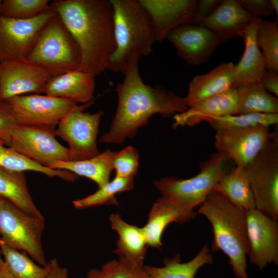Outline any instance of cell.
<instances>
[{
  "mask_svg": "<svg viewBox=\"0 0 278 278\" xmlns=\"http://www.w3.org/2000/svg\"><path fill=\"white\" fill-rule=\"evenodd\" d=\"M140 60L133 58L123 72L124 80L116 89V112L109 131L100 138V143L122 144L126 138L134 136L152 115L168 117L188 108L184 97L160 86L145 84L139 73Z\"/></svg>",
  "mask_w": 278,
  "mask_h": 278,
  "instance_id": "1",
  "label": "cell"
},
{
  "mask_svg": "<svg viewBox=\"0 0 278 278\" xmlns=\"http://www.w3.org/2000/svg\"><path fill=\"white\" fill-rule=\"evenodd\" d=\"M50 6L79 46V69L94 77L107 70L116 48L110 0H56Z\"/></svg>",
  "mask_w": 278,
  "mask_h": 278,
  "instance_id": "2",
  "label": "cell"
},
{
  "mask_svg": "<svg viewBox=\"0 0 278 278\" xmlns=\"http://www.w3.org/2000/svg\"><path fill=\"white\" fill-rule=\"evenodd\" d=\"M197 213L205 217L212 225L211 250L221 251L228 257L236 277L249 278L247 256L249 248L245 211L213 190L200 205Z\"/></svg>",
  "mask_w": 278,
  "mask_h": 278,
  "instance_id": "3",
  "label": "cell"
},
{
  "mask_svg": "<svg viewBox=\"0 0 278 278\" xmlns=\"http://www.w3.org/2000/svg\"><path fill=\"white\" fill-rule=\"evenodd\" d=\"M114 21L116 48L108 70L124 72L133 58L141 59L152 52L157 42L151 20L138 0H110Z\"/></svg>",
  "mask_w": 278,
  "mask_h": 278,
  "instance_id": "4",
  "label": "cell"
},
{
  "mask_svg": "<svg viewBox=\"0 0 278 278\" xmlns=\"http://www.w3.org/2000/svg\"><path fill=\"white\" fill-rule=\"evenodd\" d=\"M231 160L217 151L201 164L199 172L186 179L165 177L154 184L163 200L180 208L193 210L207 198L220 179L229 172Z\"/></svg>",
  "mask_w": 278,
  "mask_h": 278,
  "instance_id": "5",
  "label": "cell"
},
{
  "mask_svg": "<svg viewBox=\"0 0 278 278\" xmlns=\"http://www.w3.org/2000/svg\"><path fill=\"white\" fill-rule=\"evenodd\" d=\"M26 59L55 77L79 69L81 55L77 42L55 12L42 29Z\"/></svg>",
  "mask_w": 278,
  "mask_h": 278,
  "instance_id": "6",
  "label": "cell"
},
{
  "mask_svg": "<svg viewBox=\"0 0 278 278\" xmlns=\"http://www.w3.org/2000/svg\"><path fill=\"white\" fill-rule=\"evenodd\" d=\"M44 227L43 216L28 215L0 197V241L12 249L25 252L42 266L47 263L42 244Z\"/></svg>",
  "mask_w": 278,
  "mask_h": 278,
  "instance_id": "7",
  "label": "cell"
},
{
  "mask_svg": "<svg viewBox=\"0 0 278 278\" xmlns=\"http://www.w3.org/2000/svg\"><path fill=\"white\" fill-rule=\"evenodd\" d=\"M245 170L255 208L269 218L278 219V134L272 138Z\"/></svg>",
  "mask_w": 278,
  "mask_h": 278,
  "instance_id": "8",
  "label": "cell"
},
{
  "mask_svg": "<svg viewBox=\"0 0 278 278\" xmlns=\"http://www.w3.org/2000/svg\"><path fill=\"white\" fill-rule=\"evenodd\" d=\"M56 128L17 125L4 135V144L23 155L49 167L68 161V149L56 138Z\"/></svg>",
  "mask_w": 278,
  "mask_h": 278,
  "instance_id": "9",
  "label": "cell"
},
{
  "mask_svg": "<svg viewBox=\"0 0 278 278\" xmlns=\"http://www.w3.org/2000/svg\"><path fill=\"white\" fill-rule=\"evenodd\" d=\"M6 101L18 125L54 128L71 112L84 110L94 103L79 106L70 100L39 94L18 96Z\"/></svg>",
  "mask_w": 278,
  "mask_h": 278,
  "instance_id": "10",
  "label": "cell"
},
{
  "mask_svg": "<svg viewBox=\"0 0 278 278\" xmlns=\"http://www.w3.org/2000/svg\"><path fill=\"white\" fill-rule=\"evenodd\" d=\"M102 115L101 111L90 113L82 110H76L58 124L56 135L68 144V161L89 159L100 153L96 140Z\"/></svg>",
  "mask_w": 278,
  "mask_h": 278,
  "instance_id": "11",
  "label": "cell"
},
{
  "mask_svg": "<svg viewBox=\"0 0 278 278\" xmlns=\"http://www.w3.org/2000/svg\"><path fill=\"white\" fill-rule=\"evenodd\" d=\"M55 14L51 8L27 20L0 16V62L26 59L42 29Z\"/></svg>",
  "mask_w": 278,
  "mask_h": 278,
  "instance_id": "12",
  "label": "cell"
},
{
  "mask_svg": "<svg viewBox=\"0 0 278 278\" xmlns=\"http://www.w3.org/2000/svg\"><path fill=\"white\" fill-rule=\"evenodd\" d=\"M248 256L259 269L278 264V223L256 208L245 211Z\"/></svg>",
  "mask_w": 278,
  "mask_h": 278,
  "instance_id": "13",
  "label": "cell"
},
{
  "mask_svg": "<svg viewBox=\"0 0 278 278\" xmlns=\"http://www.w3.org/2000/svg\"><path fill=\"white\" fill-rule=\"evenodd\" d=\"M269 127L216 131L214 146L236 166L246 167L257 155L273 136Z\"/></svg>",
  "mask_w": 278,
  "mask_h": 278,
  "instance_id": "14",
  "label": "cell"
},
{
  "mask_svg": "<svg viewBox=\"0 0 278 278\" xmlns=\"http://www.w3.org/2000/svg\"><path fill=\"white\" fill-rule=\"evenodd\" d=\"M51 76L39 65L26 59L0 62V99L29 93H44Z\"/></svg>",
  "mask_w": 278,
  "mask_h": 278,
  "instance_id": "15",
  "label": "cell"
},
{
  "mask_svg": "<svg viewBox=\"0 0 278 278\" xmlns=\"http://www.w3.org/2000/svg\"><path fill=\"white\" fill-rule=\"evenodd\" d=\"M166 39L174 45L180 57L193 65L206 62L216 47L223 42L212 30L193 24L176 27L168 33Z\"/></svg>",
  "mask_w": 278,
  "mask_h": 278,
  "instance_id": "16",
  "label": "cell"
},
{
  "mask_svg": "<svg viewBox=\"0 0 278 278\" xmlns=\"http://www.w3.org/2000/svg\"><path fill=\"white\" fill-rule=\"evenodd\" d=\"M138 1L151 20L158 42L176 27L190 24L197 3L196 0Z\"/></svg>",
  "mask_w": 278,
  "mask_h": 278,
  "instance_id": "17",
  "label": "cell"
},
{
  "mask_svg": "<svg viewBox=\"0 0 278 278\" xmlns=\"http://www.w3.org/2000/svg\"><path fill=\"white\" fill-rule=\"evenodd\" d=\"M254 18L237 0H223L210 15L197 19L191 24L210 29L224 42L237 36L242 38Z\"/></svg>",
  "mask_w": 278,
  "mask_h": 278,
  "instance_id": "18",
  "label": "cell"
},
{
  "mask_svg": "<svg viewBox=\"0 0 278 278\" xmlns=\"http://www.w3.org/2000/svg\"><path fill=\"white\" fill-rule=\"evenodd\" d=\"M238 114L236 88L202 100L173 117V127L194 126L207 119Z\"/></svg>",
  "mask_w": 278,
  "mask_h": 278,
  "instance_id": "19",
  "label": "cell"
},
{
  "mask_svg": "<svg viewBox=\"0 0 278 278\" xmlns=\"http://www.w3.org/2000/svg\"><path fill=\"white\" fill-rule=\"evenodd\" d=\"M95 88V77L78 69L51 77L44 93L84 105L94 100Z\"/></svg>",
  "mask_w": 278,
  "mask_h": 278,
  "instance_id": "20",
  "label": "cell"
},
{
  "mask_svg": "<svg viewBox=\"0 0 278 278\" xmlns=\"http://www.w3.org/2000/svg\"><path fill=\"white\" fill-rule=\"evenodd\" d=\"M261 18L254 17L245 30L242 38L245 42L242 56L235 67L233 88L260 82L266 71L262 52L256 42V31Z\"/></svg>",
  "mask_w": 278,
  "mask_h": 278,
  "instance_id": "21",
  "label": "cell"
},
{
  "mask_svg": "<svg viewBox=\"0 0 278 278\" xmlns=\"http://www.w3.org/2000/svg\"><path fill=\"white\" fill-rule=\"evenodd\" d=\"M235 67L232 62L222 63L208 73L194 77L184 97L188 107L233 88Z\"/></svg>",
  "mask_w": 278,
  "mask_h": 278,
  "instance_id": "22",
  "label": "cell"
},
{
  "mask_svg": "<svg viewBox=\"0 0 278 278\" xmlns=\"http://www.w3.org/2000/svg\"><path fill=\"white\" fill-rule=\"evenodd\" d=\"M193 210L179 208L159 198L153 204L146 224L142 228L148 246L160 248L162 236L166 228L171 223H183L195 218Z\"/></svg>",
  "mask_w": 278,
  "mask_h": 278,
  "instance_id": "23",
  "label": "cell"
},
{
  "mask_svg": "<svg viewBox=\"0 0 278 278\" xmlns=\"http://www.w3.org/2000/svg\"><path fill=\"white\" fill-rule=\"evenodd\" d=\"M109 219L111 228L118 236L114 253L135 265L143 266L147 244L142 228L126 222L119 214H111Z\"/></svg>",
  "mask_w": 278,
  "mask_h": 278,
  "instance_id": "24",
  "label": "cell"
},
{
  "mask_svg": "<svg viewBox=\"0 0 278 278\" xmlns=\"http://www.w3.org/2000/svg\"><path fill=\"white\" fill-rule=\"evenodd\" d=\"M114 152L107 150L89 159L75 161H58L53 163L48 168L64 170L77 176L86 177L100 187L110 181V176L113 170L112 157Z\"/></svg>",
  "mask_w": 278,
  "mask_h": 278,
  "instance_id": "25",
  "label": "cell"
},
{
  "mask_svg": "<svg viewBox=\"0 0 278 278\" xmlns=\"http://www.w3.org/2000/svg\"><path fill=\"white\" fill-rule=\"evenodd\" d=\"M213 262L207 245H205L191 260L182 263L180 255L165 259L162 267L143 266L148 278H195L198 270Z\"/></svg>",
  "mask_w": 278,
  "mask_h": 278,
  "instance_id": "26",
  "label": "cell"
},
{
  "mask_svg": "<svg viewBox=\"0 0 278 278\" xmlns=\"http://www.w3.org/2000/svg\"><path fill=\"white\" fill-rule=\"evenodd\" d=\"M214 190L244 211L255 208L253 194L245 167L236 166L226 173L215 185Z\"/></svg>",
  "mask_w": 278,
  "mask_h": 278,
  "instance_id": "27",
  "label": "cell"
},
{
  "mask_svg": "<svg viewBox=\"0 0 278 278\" xmlns=\"http://www.w3.org/2000/svg\"><path fill=\"white\" fill-rule=\"evenodd\" d=\"M0 197L28 215L43 216L29 192L26 177L23 172L11 171L0 167Z\"/></svg>",
  "mask_w": 278,
  "mask_h": 278,
  "instance_id": "28",
  "label": "cell"
},
{
  "mask_svg": "<svg viewBox=\"0 0 278 278\" xmlns=\"http://www.w3.org/2000/svg\"><path fill=\"white\" fill-rule=\"evenodd\" d=\"M239 114L278 113V99L268 93L260 82H253L236 88Z\"/></svg>",
  "mask_w": 278,
  "mask_h": 278,
  "instance_id": "29",
  "label": "cell"
},
{
  "mask_svg": "<svg viewBox=\"0 0 278 278\" xmlns=\"http://www.w3.org/2000/svg\"><path fill=\"white\" fill-rule=\"evenodd\" d=\"M0 167L7 170L23 172L34 171L44 173L49 177H58L67 181H74L78 178L74 173L64 170L53 169L20 153L11 147H6L0 140Z\"/></svg>",
  "mask_w": 278,
  "mask_h": 278,
  "instance_id": "30",
  "label": "cell"
},
{
  "mask_svg": "<svg viewBox=\"0 0 278 278\" xmlns=\"http://www.w3.org/2000/svg\"><path fill=\"white\" fill-rule=\"evenodd\" d=\"M205 121L217 131L269 127L278 123V113H248L211 118Z\"/></svg>",
  "mask_w": 278,
  "mask_h": 278,
  "instance_id": "31",
  "label": "cell"
},
{
  "mask_svg": "<svg viewBox=\"0 0 278 278\" xmlns=\"http://www.w3.org/2000/svg\"><path fill=\"white\" fill-rule=\"evenodd\" d=\"M4 263L14 278H45L46 268L34 262L25 252L12 249L0 241Z\"/></svg>",
  "mask_w": 278,
  "mask_h": 278,
  "instance_id": "32",
  "label": "cell"
},
{
  "mask_svg": "<svg viewBox=\"0 0 278 278\" xmlns=\"http://www.w3.org/2000/svg\"><path fill=\"white\" fill-rule=\"evenodd\" d=\"M133 178L115 176L93 194L73 201V205L78 210L103 204L117 205L116 195L133 189Z\"/></svg>",
  "mask_w": 278,
  "mask_h": 278,
  "instance_id": "33",
  "label": "cell"
},
{
  "mask_svg": "<svg viewBox=\"0 0 278 278\" xmlns=\"http://www.w3.org/2000/svg\"><path fill=\"white\" fill-rule=\"evenodd\" d=\"M256 42L262 49L266 70L278 72V24L261 19L256 31Z\"/></svg>",
  "mask_w": 278,
  "mask_h": 278,
  "instance_id": "34",
  "label": "cell"
},
{
  "mask_svg": "<svg viewBox=\"0 0 278 278\" xmlns=\"http://www.w3.org/2000/svg\"><path fill=\"white\" fill-rule=\"evenodd\" d=\"M51 9L49 0H4L0 16L15 20L32 19Z\"/></svg>",
  "mask_w": 278,
  "mask_h": 278,
  "instance_id": "35",
  "label": "cell"
},
{
  "mask_svg": "<svg viewBox=\"0 0 278 278\" xmlns=\"http://www.w3.org/2000/svg\"><path fill=\"white\" fill-rule=\"evenodd\" d=\"M138 164V152L132 146H129L118 152H114L112 166L116 172L115 176L134 178Z\"/></svg>",
  "mask_w": 278,
  "mask_h": 278,
  "instance_id": "36",
  "label": "cell"
},
{
  "mask_svg": "<svg viewBox=\"0 0 278 278\" xmlns=\"http://www.w3.org/2000/svg\"><path fill=\"white\" fill-rule=\"evenodd\" d=\"M112 278H148L143 266L120 257Z\"/></svg>",
  "mask_w": 278,
  "mask_h": 278,
  "instance_id": "37",
  "label": "cell"
},
{
  "mask_svg": "<svg viewBox=\"0 0 278 278\" xmlns=\"http://www.w3.org/2000/svg\"><path fill=\"white\" fill-rule=\"evenodd\" d=\"M237 1L253 17L268 16L274 12L269 0H237Z\"/></svg>",
  "mask_w": 278,
  "mask_h": 278,
  "instance_id": "38",
  "label": "cell"
},
{
  "mask_svg": "<svg viewBox=\"0 0 278 278\" xmlns=\"http://www.w3.org/2000/svg\"><path fill=\"white\" fill-rule=\"evenodd\" d=\"M17 125L9 105L6 101H2L0 103V139Z\"/></svg>",
  "mask_w": 278,
  "mask_h": 278,
  "instance_id": "39",
  "label": "cell"
},
{
  "mask_svg": "<svg viewBox=\"0 0 278 278\" xmlns=\"http://www.w3.org/2000/svg\"><path fill=\"white\" fill-rule=\"evenodd\" d=\"M221 2V0L197 1L196 11L191 23L197 19L210 15L216 9Z\"/></svg>",
  "mask_w": 278,
  "mask_h": 278,
  "instance_id": "40",
  "label": "cell"
},
{
  "mask_svg": "<svg viewBox=\"0 0 278 278\" xmlns=\"http://www.w3.org/2000/svg\"><path fill=\"white\" fill-rule=\"evenodd\" d=\"M117 263V260L113 259L100 268H93L88 272L85 278H112Z\"/></svg>",
  "mask_w": 278,
  "mask_h": 278,
  "instance_id": "41",
  "label": "cell"
},
{
  "mask_svg": "<svg viewBox=\"0 0 278 278\" xmlns=\"http://www.w3.org/2000/svg\"><path fill=\"white\" fill-rule=\"evenodd\" d=\"M278 72L272 70H266L260 83L263 87L269 92L278 96Z\"/></svg>",
  "mask_w": 278,
  "mask_h": 278,
  "instance_id": "42",
  "label": "cell"
},
{
  "mask_svg": "<svg viewBox=\"0 0 278 278\" xmlns=\"http://www.w3.org/2000/svg\"><path fill=\"white\" fill-rule=\"evenodd\" d=\"M45 278H68V271L66 268L61 267L56 258L47 262Z\"/></svg>",
  "mask_w": 278,
  "mask_h": 278,
  "instance_id": "43",
  "label": "cell"
},
{
  "mask_svg": "<svg viewBox=\"0 0 278 278\" xmlns=\"http://www.w3.org/2000/svg\"><path fill=\"white\" fill-rule=\"evenodd\" d=\"M0 278H14L9 271L5 263H4L3 266L0 271Z\"/></svg>",
  "mask_w": 278,
  "mask_h": 278,
  "instance_id": "44",
  "label": "cell"
},
{
  "mask_svg": "<svg viewBox=\"0 0 278 278\" xmlns=\"http://www.w3.org/2000/svg\"><path fill=\"white\" fill-rule=\"evenodd\" d=\"M270 5L274 12L276 13V15H278V1L277 0H269Z\"/></svg>",
  "mask_w": 278,
  "mask_h": 278,
  "instance_id": "45",
  "label": "cell"
},
{
  "mask_svg": "<svg viewBox=\"0 0 278 278\" xmlns=\"http://www.w3.org/2000/svg\"><path fill=\"white\" fill-rule=\"evenodd\" d=\"M4 263V260L0 251V271L3 266Z\"/></svg>",
  "mask_w": 278,
  "mask_h": 278,
  "instance_id": "46",
  "label": "cell"
},
{
  "mask_svg": "<svg viewBox=\"0 0 278 278\" xmlns=\"http://www.w3.org/2000/svg\"><path fill=\"white\" fill-rule=\"evenodd\" d=\"M2 1L0 0V8H1V4H2Z\"/></svg>",
  "mask_w": 278,
  "mask_h": 278,
  "instance_id": "47",
  "label": "cell"
},
{
  "mask_svg": "<svg viewBox=\"0 0 278 278\" xmlns=\"http://www.w3.org/2000/svg\"><path fill=\"white\" fill-rule=\"evenodd\" d=\"M1 101H2V100L0 99V103H1Z\"/></svg>",
  "mask_w": 278,
  "mask_h": 278,
  "instance_id": "48",
  "label": "cell"
}]
</instances>
